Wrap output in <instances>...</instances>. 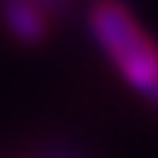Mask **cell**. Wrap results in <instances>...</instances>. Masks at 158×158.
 Wrapping results in <instances>:
<instances>
[{
  "label": "cell",
  "instance_id": "cell-3",
  "mask_svg": "<svg viewBox=\"0 0 158 158\" xmlns=\"http://www.w3.org/2000/svg\"><path fill=\"white\" fill-rule=\"evenodd\" d=\"M33 3H36L43 13H46V10H53V13H66V10H69V0H33Z\"/></svg>",
  "mask_w": 158,
  "mask_h": 158
},
{
  "label": "cell",
  "instance_id": "cell-2",
  "mask_svg": "<svg viewBox=\"0 0 158 158\" xmlns=\"http://www.w3.org/2000/svg\"><path fill=\"white\" fill-rule=\"evenodd\" d=\"M0 20H3V27L7 33L17 43H43L49 33L46 27V13L33 3V0H0Z\"/></svg>",
  "mask_w": 158,
  "mask_h": 158
},
{
  "label": "cell",
  "instance_id": "cell-1",
  "mask_svg": "<svg viewBox=\"0 0 158 158\" xmlns=\"http://www.w3.org/2000/svg\"><path fill=\"white\" fill-rule=\"evenodd\" d=\"M89 30L118 76L158 106V46L142 33L135 17L115 0H99L89 10Z\"/></svg>",
  "mask_w": 158,
  "mask_h": 158
},
{
  "label": "cell",
  "instance_id": "cell-4",
  "mask_svg": "<svg viewBox=\"0 0 158 158\" xmlns=\"http://www.w3.org/2000/svg\"><path fill=\"white\" fill-rule=\"evenodd\" d=\"M36 158H86V155H79L73 148H53V152H43V155H36Z\"/></svg>",
  "mask_w": 158,
  "mask_h": 158
}]
</instances>
